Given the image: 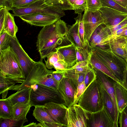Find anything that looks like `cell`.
I'll return each mask as SVG.
<instances>
[{
	"instance_id": "cell-1",
	"label": "cell",
	"mask_w": 127,
	"mask_h": 127,
	"mask_svg": "<svg viewBox=\"0 0 127 127\" xmlns=\"http://www.w3.org/2000/svg\"><path fill=\"white\" fill-rule=\"evenodd\" d=\"M68 30L65 23L61 19L43 27L39 32L36 42L37 49L42 60L56 51L58 46L67 39Z\"/></svg>"
},
{
	"instance_id": "cell-2",
	"label": "cell",
	"mask_w": 127,
	"mask_h": 127,
	"mask_svg": "<svg viewBox=\"0 0 127 127\" xmlns=\"http://www.w3.org/2000/svg\"><path fill=\"white\" fill-rule=\"evenodd\" d=\"M53 71L48 69L42 61L35 62L23 82L15 85L11 90L17 91L37 84L45 85L58 90L59 83L52 77Z\"/></svg>"
},
{
	"instance_id": "cell-3",
	"label": "cell",
	"mask_w": 127,
	"mask_h": 127,
	"mask_svg": "<svg viewBox=\"0 0 127 127\" xmlns=\"http://www.w3.org/2000/svg\"><path fill=\"white\" fill-rule=\"evenodd\" d=\"M0 53V73L16 83H23L25 77L11 47L9 46Z\"/></svg>"
},
{
	"instance_id": "cell-4",
	"label": "cell",
	"mask_w": 127,
	"mask_h": 127,
	"mask_svg": "<svg viewBox=\"0 0 127 127\" xmlns=\"http://www.w3.org/2000/svg\"><path fill=\"white\" fill-rule=\"evenodd\" d=\"M92 48L99 59L122 84L124 72L127 68L126 61L108 47L102 48L96 46Z\"/></svg>"
},
{
	"instance_id": "cell-5",
	"label": "cell",
	"mask_w": 127,
	"mask_h": 127,
	"mask_svg": "<svg viewBox=\"0 0 127 127\" xmlns=\"http://www.w3.org/2000/svg\"><path fill=\"white\" fill-rule=\"evenodd\" d=\"M77 104L91 113L99 111L103 106L100 85L96 79L86 88Z\"/></svg>"
},
{
	"instance_id": "cell-6",
	"label": "cell",
	"mask_w": 127,
	"mask_h": 127,
	"mask_svg": "<svg viewBox=\"0 0 127 127\" xmlns=\"http://www.w3.org/2000/svg\"><path fill=\"white\" fill-rule=\"evenodd\" d=\"M50 102L64 104L57 90L38 84V87L36 90H32L30 98L32 106H44Z\"/></svg>"
},
{
	"instance_id": "cell-7",
	"label": "cell",
	"mask_w": 127,
	"mask_h": 127,
	"mask_svg": "<svg viewBox=\"0 0 127 127\" xmlns=\"http://www.w3.org/2000/svg\"><path fill=\"white\" fill-rule=\"evenodd\" d=\"M14 16L19 17L35 13H45L55 15L59 19L65 15L64 10L54 5L47 3L44 0H39L29 6L22 8H13Z\"/></svg>"
},
{
	"instance_id": "cell-8",
	"label": "cell",
	"mask_w": 127,
	"mask_h": 127,
	"mask_svg": "<svg viewBox=\"0 0 127 127\" xmlns=\"http://www.w3.org/2000/svg\"><path fill=\"white\" fill-rule=\"evenodd\" d=\"M91 113L78 104L67 108L66 115L67 127H88Z\"/></svg>"
},
{
	"instance_id": "cell-9",
	"label": "cell",
	"mask_w": 127,
	"mask_h": 127,
	"mask_svg": "<svg viewBox=\"0 0 127 127\" xmlns=\"http://www.w3.org/2000/svg\"><path fill=\"white\" fill-rule=\"evenodd\" d=\"M10 46L14 53L22 69L25 78L35 62L31 59L23 48L16 37L10 36Z\"/></svg>"
},
{
	"instance_id": "cell-10",
	"label": "cell",
	"mask_w": 127,
	"mask_h": 127,
	"mask_svg": "<svg viewBox=\"0 0 127 127\" xmlns=\"http://www.w3.org/2000/svg\"><path fill=\"white\" fill-rule=\"evenodd\" d=\"M83 15L86 43H89L91 36L96 29L103 24L104 20L99 11H91L86 9Z\"/></svg>"
},
{
	"instance_id": "cell-11",
	"label": "cell",
	"mask_w": 127,
	"mask_h": 127,
	"mask_svg": "<svg viewBox=\"0 0 127 127\" xmlns=\"http://www.w3.org/2000/svg\"><path fill=\"white\" fill-rule=\"evenodd\" d=\"M77 87L72 80L64 76L59 83L57 90L67 108L74 104Z\"/></svg>"
},
{
	"instance_id": "cell-12",
	"label": "cell",
	"mask_w": 127,
	"mask_h": 127,
	"mask_svg": "<svg viewBox=\"0 0 127 127\" xmlns=\"http://www.w3.org/2000/svg\"><path fill=\"white\" fill-rule=\"evenodd\" d=\"M96 73V79L100 84L109 94L112 100L115 109V118L114 127H118L119 112L113 81L109 78V77L102 72L93 68Z\"/></svg>"
},
{
	"instance_id": "cell-13",
	"label": "cell",
	"mask_w": 127,
	"mask_h": 127,
	"mask_svg": "<svg viewBox=\"0 0 127 127\" xmlns=\"http://www.w3.org/2000/svg\"><path fill=\"white\" fill-rule=\"evenodd\" d=\"M19 17L22 20L31 25L41 27L52 24L60 19L55 15L41 13L27 14Z\"/></svg>"
},
{
	"instance_id": "cell-14",
	"label": "cell",
	"mask_w": 127,
	"mask_h": 127,
	"mask_svg": "<svg viewBox=\"0 0 127 127\" xmlns=\"http://www.w3.org/2000/svg\"><path fill=\"white\" fill-rule=\"evenodd\" d=\"M114 121L105 106L97 111L91 113L88 127H114Z\"/></svg>"
},
{
	"instance_id": "cell-15",
	"label": "cell",
	"mask_w": 127,
	"mask_h": 127,
	"mask_svg": "<svg viewBox=\"0 0 127 127\" xmlns=\"http://www.w3.org/2000/svg\"><path fill=\"white\" fill-rule=\"evenodd\" d=\"M111 33L109 28L102 24L95 30L90 39L89 44L92 47H107Z\"/></svg>"
},
{
	"instance_id": "cell-16",
	"label": "cell",
	"mask_w": 127,
	"mask_h": 127,
	"mask_svg": "<svg viewBox=\"0 0 127 127\" xmlns=\"http://www.w3.org/2000/svg\"><path fill=\"white\" fill-rule=\"evenodd\" d=\"M98 10L103 20V24L108 28L117 25L127 17V13L108 7H102Z\"/></svg>"
},
{
	"instance_id": "cell-17",
	"label": "cell",
	"mask_w": 127,
	"mask_h": 127,
	"mask_svg": "<svg viewBox=\"0 0 127 127\" xmlns=\"http://www.w3.org/2000/svg\"><path fill=\"white\" fill-rule=\"evenodd\" d=\"M43 106L54 121L67 127L66 115L67 107L64 103L50 102Z\"/></svg>"
},
{
	"instance_id": "cell-18",
	"label": "cell",
	"mask_w": 127,
	"mask_h": 127,
	"mask_svg": "<svg viewBox=\"0 0 127 127\" xmlns=\"http://www.w3.org/2000/svg\"><path fill=\"white\" fill-rule=\"evenodd\" d=\"M113 53L127 61V45L125 37L116 36L111 39L107 45Z\"/></svg>"
},
{
	"instance_id": "cell-19",
	"label": "cell",
	"mask_w": 127,
	"mask_h": 127,
	"mask_svg": "<svg viewBox=\"0 0 127 127\" xmlns=\"http://www.w3.org/2000/svg\"><path fill=\"white\" fill-rule=\"evenodd\" d=\"M56 50L60 52L64 56V61L67 64V69L73 66L77 62L75 46L72 44L58 46Z\"/></svg>"
},
{
	"instance_id": "cell-20",
	"label": "cell",
	"mask_w": 127,
	"mask_h": 127,
	"mask_svg": "<svg viewBox=\"0 0 127 127\" xmlns=\"http://www.w3.org/2000/svg\"><path fill=\"white\" fill-rule=\"evenodd\" d=\"M92 49L89 61V63L91 65L93 68L103 72L124 88L121 82L114 75L108 68L99 59L92 48Z\"/></svg>"
},
{
	"instance_id": "cell-21",
	"label": "cell",
	"mask_w": 127,
	"mask_h": 127,
	"mask_svg": "<svg viewBox=\"0 0 127 127\" xmlns=\"http://www.w3.org/2000/svg\"><path fill=\"white\" fill-rule=\"evenodd\" d=\"M32 90L31 87L25 88L11 95L7 98L13 105L17 103H29Z\"/></svg>"
},
{
	"instance_id": "cell-22",
	"label": "cell",
	"mask_w": 127,
	"mask_h": 127,
	"mask_svg": "<svg viewBox=\"0 0 127 127\" xmlns=\"http://www.w3.org/2000/svg\"><path fill=\"white\" fill-rule=\"evenodd\" d=\"M113 84L120 113L127 105V91L122 86L114 81Z\"/></svg>"
},
{
	"instance_id": "cell-23",
	"label": "cell",
	"mask_w": 127,
	"mask_h": 127,
	"mask_svg": "<svg viewBox=\"0 0 127 127\" xmlns=\"http://www.w3.org/2000/svg\"><path fill=\"white\" fill-rule=\"evenodd\" d=\"M67 39L75 47H84L85 46L79 37L78 25L77 21H76L75 23L68 29Z\"/></svg>"
},
{
	"instance_id": "cell-24",
	"label": "cell",
	"mask_w": 127,
	"mask_h": 127,
	"mask_svg": "<svg viewBox=\"0 0 127 127\" xmlns=\"http://www.w3.org/2000/svg\"><path fill=\"white\" fill-rule=\"evenodd\" d=\"M27 115H23L18 117L3 118H0V127H22L23 125L28 120Z\"/></svg>"
},
{
	"instance_id": "cell-25",
	"label": "cell",
	"mask_w": 127,
	"mask_h": 127,
	"mask_svg": "<svg viewBox=\"0 0 127 127\" xmlns=\"http://www.w3.org/2000/svg\"><path fill=\"white\" fill-rule=\"evenodd\" d=\"M14 16L9 12V10L7 11L4 26L1 33L5 32L11 36L15 37H16V34L18 31V28L15 23Z\"/></svg>"
},
{
	"instance_id": "cell-26",
	"label": "cell",
	"mask_w": 127,
	"mask_h": 127,
	"mask_svg": "<svg viewBox=\"0 0 127 127\" xmlns=\"http://www.w3.org/2000/svg\"><path fill=\"white\" fill-rule=\"evenodd\" d=\"M33 115L38 121L41 123L44 122L56 123L51 118L43 106H35Z\"/></svg>"
},
{
	"instance_id": "cell-27",
	"label": "cell",
	"mask_w": 127,
	"mask_h": 127,
	"mask_svg": "<svg viewBox=\"0 0 127 127\" xmlns=\"http://www.w3.org/2000/svg\"><path fill=\"white\" fill-rule=\"evenodd\" d=\"M77 62L86 61L89 63V61L92 53V48L89 43H86L84 47H75Z\"/></svg>"
},
{
	"instance_id": "cell-28",
	"label": "cell",
	"mask_w": 127,
	"mask_h": 127,
	"mask_svg": "<svg viewBox=\"0 0 127 127\" xmlns=\"http://www.w3.org/2000/svg\"><path fill=\"white\" fill-rule=\"evenodd\" d=\"M100 84L101 92L103 105L106 108L114 121V123L115 111L112 100L109 94Z\"/></svg>"
},
{
	"instance_id": "cell-29",
	"label": "cell",
	"mask_w": 127,
	"mask_h": 127,
	"mask_svg": "<svg viewBox=\"0 0 127 127\" xmlns=\"http://www.w3.org/2000/svg\"><path fill=\"white\" fill-rule=\"evenodd\" d=\"M58 71L63 74V76L72 80L77 86L84 81L85 73L76 72L70 68Z\"/></svg>"
},
{
	"instance_id": "cell-30",
	"label": "cell",
	"mask_w": 127,
	"mask_h": 127,
	"mask_svg": "<svg viewBox=\"0 0 127 127\" xmlns=\"http://www.w3.org/2000/svg\"><path fill=\"white\" fill-rule=\"evenodd\" d=\"M30 102L27 103H17L13 106L12 117H18L27 115L32 107Z\"/></svg>"
},
{
	"instance_id": "cell-31",
	"label": "cell",
	"mask_w": 127,
	"mask_h": 127,
	"mask_svg": "<svg viewBox=\"0 0 127 127\" xmlns=\"http://www.w3.org/2000/svg\"><path fill=\"white\" fill-rule=\"evenodd\" d=\"M16 84L0 73V94L2 99L5 98L8 91Z\"/></svg>"
},
{
	"instance_id": "cell-32",
	"label": "cell",
	"mask_w": 127,
	"mask_h": 127,
	"mask_svg": "<svg viewBox=\"0 0 127 127\" xmlns=\"http://www.w3.org/2000/svg\"><path fill=\"white\" fill-rule=\"evenodd\" d=\"M13 105L7 98L0 100V118H7L12 117Z\"/></svg>"
},
{
	"instance_id": "cell-33",
	"label": "cell",
	"mask_w": 127,
	"mask_h": 127,
	"mask_svg": "<svg viewBox=\"0 0 127 127\" xmlns=\"http://www.w3.org/2000/svg\"><path fill=\"white\" fill-rule=\"evenodd\" d=\"M45 61V65L48 69L54 67V65L64 60V58L62 54L59 51L56 50L50 54L47 57Z\"/></svg>"
},
{
	"instance_id": "cell-34",
	"label": "cell",
	"mask_w": 127,
	"mask_h": 127,
	"mask_svg": "<svg viewBox=\"0 0 127 127\" xmlns=\"http://www.w3.org/2000/svg\"><path fill=\"white\" fill-rule=\"evenodd\" d=\"M67 0L72 7L76 14H82L87 9V0Z\"/></svg>"
},
{
	"instance_id": "cell-35",
	"label": "cell",
	"mask_w": 127,
	"mask_h": 127,
	"mask_svg": "<svg viewBox=\"0 0 127 127\" xmlns=\"http://www.w3.org/2000/svg\"><path fill=\"white\" fill-rule=\"evenodd\" d=\"M102 7H109L117 10L127 13V10L114 0H100Z\"/></svg>"
},
{
	"instance_id": "cell-36",
	"label": "cell",
	"mask_w": 127,
	"mask_h": 127,
	"mask_svg": "<svg viewBox=\"0 0 127 127\" xmlns=\"http://www.w3.org/2000/svg\"><path fill=\"white\" fill-rule=\"evenodd\" d=\"M47 3L55 5L63 10H73L67 0H44Z\"/></svg>"
},
{
	"instance_id": "cell-37",
	"label": "cell",
	"mask_w": 127,
	"mask_h": 127,
	"mask_svg": "<svg viewBox=\"0 0 127 127\" xmlns=\"http://www.w3.org/2000/svg\"><path fill=\"white\" fill-rule=\"evenodd\" d=\"M78 25V31L80 39L84 44L85 46L86 43L85 38L84 27L83 19V15L82 14H78L76 17L74 18Z\"/></svg>"
},
{
	"instance_id": "cell-38",
	"label": "cell",
	"mask_w": 127,
	"mask_h": 127,
	"mask_svg": "<svg viewBox=\"0 0 127 127\" xmlns=\"http://www.w3.org/2000/svg\"><path fill=\"white\" fill-rule=\"evenodd\" d=\"M96 79V76L95 72L93 67L90 64L89 67L85 73L84 80L86 88Z\"/></svg>"
},
{
	"instance_id": "cell-39",
	"label": "cell",
	"mask_w": 127,
	"mask_h": 127,
	"mask_svg": "<svg viewBox=\"0 0 127 127\" xmlns=\"http://www.w3.org/2000/svg\"><path fill=\"white\" fill-rule=\"evenodd\" d=\"M90 65V64L86 61L77 62L73 66L70 67L76 72L86 73Z\"/></svg>"
},
{
	"instance_id": "cell-40",
	"label": "cell",
	"mask_w": 127,
	"mask_h": 127,
	"mask_svg": "<svg viewBox=\"0 0 127 127\" xmlns=\"http://www.w3.org/2000/svg\"><path fill=\"white\" fill-rule=\"evenodd\" d=\"M0 51L10 46V36L5 32L0 33Z\"/></svg>"
},
{
	"instance_id": "cell-41",
	"label": "cell",
	"mask_w": 127,
	"mask_h": 127,
	"mask_svg": "<svg viewBox=\"0 0 127 127\" xmlns=\"http://www.w3.org/2000/svg\"><path fill=\"white\" fill-rule=\"evenodd\" d=\"M39 0H13L12 7L13 8H22L31 5Z\"/></svg>"
},
{
	"instance_id": "cell-42",
	"label": "cell",
	"mask_w": 127,
	"mask_h": 127,
	"mask_svg": "<svg viewBox=\"0 0 127 127\" xmlns=\"http://www.w3.org/2000/svg\"><path fill=\"white\" fill-rule=\"evenodd\" d=\"M101 7L100 0H87V9L90 11H95Z\"/></svg>"
},
{
	"instance_id": "cell-43",
	"label": "cell",
	"mask_w": 127,
	"mask_h": 127,
	"mask_svg": "<svg viewBox=\"0 0 127 127\" xmlns=\"http://www.w3.org/2000/svg\"><path fill=\"white\" fill-rule=\"evenodd\" d=\"M118 124L120 127H127V105L119 113ZM119 120V119H118Z\"/></svg>"
},
{
	"instance_id": "cell-44",
	"label": "cell",
	"mask_w": 127,
	"mask_h": 127,
	"mask_svg": "<svg viewBox=\"0 0 127 127\" xmlns=\"http://www.w3.org/2000/svg\"><path fill=\"white\" fill-rule=\"evenodd\" d=\"M86 88L84 81L78 85L75 96L74 104H77L78 100Z\"/></svg>"
},
{
	"instance_id": "cell-45",
	"label": "cell",
	"mask_w": 127,
	"mask_h": 127,
	"mask_svg": "<svg viewBox=\"0 0 127 127\" xmlns=\"http://www.w3.org/2000/svg\"><path fill=\"white\" fill-rule=\"evenodd\" d=\"M8 10L6 7L0 8V33L3 29Z\"/></svg>"
},
{
	"instance_id": "cell-46",
	"label": "cell",
	"mask_w": 127,
	"mask_h": 127,
	"mask_svg": "<svg viewBox=\"0 0 127 127\" xmlns=\"http://www.w3.org/2000/svg\"><path fill=\"white\" fill-rule=\"evenodd\" d=\"M127 24V17L117 25L113 27L109 28L111 33V36L115 32L123 27Z\"/></svg>"
},
{
	"instance_id": "cell-47",
	"label": "cell",
	"mask_w": 127,
	"mask_h": 127,
	"mask_svg": "<svg viewBox=\"0 0 127 127\" xmlns=\"http://www.w3.org/2000/svg\"><path fill=\"white\" fill-rule=\"evenodd\" d=\"M13 0H0V8L6 7L9 10H12Z\"/></svg>"
},
{
	"instance_id": "cell-48",
	"label": "cell",
	"mask_w": 127,
	"mask_h": 127,
	"mask_svg": "<svg viewBox=\"0 0 127 127\" xmlns=\"http://www.w3.org/2000/svg\"><path fill=\"white\" fill-rule=\"evenodd\" d=\"M52 76L53 78L59 83L63 77V75L59 71L56 70L53 71Z\"/></svg>"
},
{
	"instance_id": "cell-49",
	"label": "cell",
	"mask_w": 127,
	"mask_h": 127,
	"mask_svg": "<svg viewBox=\"0 0 127 127\" xmlns=\"http://www.w3.org/2000/svg\"><path fill=\"white\" fill-rule=\"evenodd\" d=\"M42 127H66L64 125L57 123H47L44 122L41 123Z\"/></svg>"
},
{
	"instance_id": "cell-50",
	"label": "cell",
	"mask_w": 127,
	"mask_h": 127,
	"mask_svg": "<svg viewBox=\"0 0 127 127\" xmlns=\"http://www.w3.org/2000/svg\"><path fill=\"white\" fill-rule=\"evenodd\" d=\"M127 29V24L115 32L110 37L109 40L112 38L118 36L124 31Z\"/></svg>"
},
{
	"instance_id": "cell-51",
	"label": "cell",
	"mask_w": 127,
	"mask_h": 127,
	"mask_svg": "<svg viewBox=\"0 0 127 127\" xmlns=\"http://www.w3.org/2000/svg\"><path fill=\"white\" fill-rule=\"evenodd\" d=\"M122 84L124 88L127 91V67L124 72L123 80Z\"/></svg>"
},
{
	"instance_id": "cell-52",
	"label": "cell",
	"mask_w": 127,
	"mask_h": 127,
	"mask_svg": "<svg viewBox=\"0 0 127 127\" xmlns=\"http://www.w3.org/2000/svg\"><path fill=\"white\" fill-rule=\"evenodd\" d=\"M122 6L126 8L127 6V0H114Z\"/></svg>"
},
{
	"instance_id": "cell-53",
	"label": "cell",
	"mask_w": 127,
	"mask_h": 127,
	"mask_svg": "<svg viewBox=\"0 0 127 127\" xmlns=\"http://www.w3.org/2000/svg\"><path fill=\"white\" fill-rule=\"evenodd\" d=\"M23 127H41L40 123L37 124L36 123H31L27 126H23Z\"/></svg>"
},
{
	"instance_id": "cell-54",
	"label": "cell",
	"mask_w": 127,
	"mask_h": 127,
	"mask_svg": "<svg viewBox=\"0 0 127 127\" xmlns=\"http://www.w3.org/2000/svg\"><path fill=\"white\" fill-rule=\"evenodd\" d=\"M117 36L123 37H126L127 36V29L124 31L121 34Z\"/></svg>"
},
{
	"instance_id": "cell-55",
	"label": "cell",
	"mask_w": 127,
	"mask_h": 127,
	"mask_svg": "<svg viewBox=\"0 0 127 127\" xmlns=\"http://www.w3.org/2000/svg\"><path fill=\"white\" fill-rule=\"evenodd\" d=\"M125 37L126 38V42H127V36Z\"/></svg>"
},
{
	"instance_id": "cell-56",
	"label": "cell",
	"mask_w": 127,
	"mask_h": 127,
	"mask_svg": "<svg viewBox=\"0 0 127 127\" xmlns=\"http://www.w3.org/2000/svg\"><path fill=\"white\" fill-rule=\"evenodd\" d=\"M126 8L127 9V6L126 7Z\"/></svg>"
},
{
	"instance_id": "cell-57",
	"label": "cell",
	"mask_w": 127,
	"mask_h": 127,
	"mask_svg": "<svg viewBox=\"0 0 127 127\" xmlns=\"http://www.w3.org/2000/svg\"></svg>"
}]
</instances>
